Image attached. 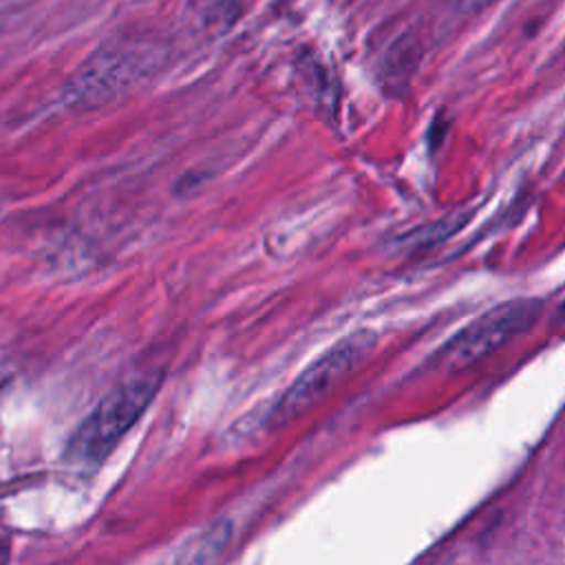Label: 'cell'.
Wrapping results in <instances>:
<instances>
[{"mask_svg": "<svg viewBox=\"0 0 565 565\" xmlns=\"http://www.w3.org/2000/svg\"><path fill=\"white\" fill-rule=\"evenodd\" d=\"M161 375H137L110 391L73 439V450L82 459L104 457L119 437L141 417L159 388Z\"/></svg>", "mask_w": 565, "mask_h": 565, "instance_id": "obj_1", "label": "cell"}, {"mask_svg": "<svg viewBox=\"0 0 565 565\" xmlns=\"http://www.w3.org/2000/svg\"><path fill=\"white\" fill-rule=\"evenodd\" d=\"M541 309L543 305L536 298H516L492 307L446 342L439 353L441 364L463 369L486 358L508 340L527 331L541 316Z\"/></svg>", "mask_w": 565, "mask_h": 565, "instance_id": "obj_2", "label": "cell"}, {"mask_svg": "<svg viewBox=\"0 0 565 565\" xmlns=\"http://www.w3.org/2000/svg\"><path fill=\"white\" fill-rule=\"evenodd\" d=\"M152 66V51L137 46H110L99 51L66 86L64 99L73 108H95L135 82L146 77Z\"/></svg>", "mask_w": 565, "mask_h": 565, "instance_id": "obj_3", "label": "cell"}, {"mask_svg": "<svg viewBox=\"0 0 565 565\" xmlns=\"http://www.w3.org/2000/svg\"><path fill=\"white\" fill-rule=\"evenodd\" d=\"M373 347V333L358 331L342 342H338L331 351H327L320 360H316L282 395L276 408V419L285 422L296 417L313 402H318L335 382H340Z\"/></svg>", "mask_w": 565, "mask_h": 565, "instance_id": "obj_4", "label": "cell"}, {"mask_svg": "<svg viewBox=\"0 0 565 565\" xmlns=\"http://www.w3.org/2000/svg\"><path fill=\"white\" fill-rule=\"evenodd\" d=\"M463 9H470V11H479L483 7H488L492 0H459Z\"/></svg>", "mask_w": 565, "mask_h": 565, "instance_id": "obj_5", "label": "cell"}, {"mask_svg": "<svg viewBox=\"0 0 565 565\" xmlns=\"http://www.w3.org/2000/svg\"><path fill=\"white\" fill-rule=\"evenodd\" d=\"M7 543L4 541H0V565H4V561H7Z\"/></svg>", "mask_w": 565, "mask_h": 565, "instance_id": "obj_6", "label": "cell"}, {"mask_svg": "<svg viewBox=\"0 0 565 565\" xmlns=\"http://www.w3.org/2000/svg\"><path fill=\"white\" fill-rule=\"evenodd\" d=\"M558 318H561V320H565V302L558 307Z\"/></svg>", "mask_w": 565, "mask_h": 565, "instance_id": "obj_7", "label": "cell"}]
</instances>
